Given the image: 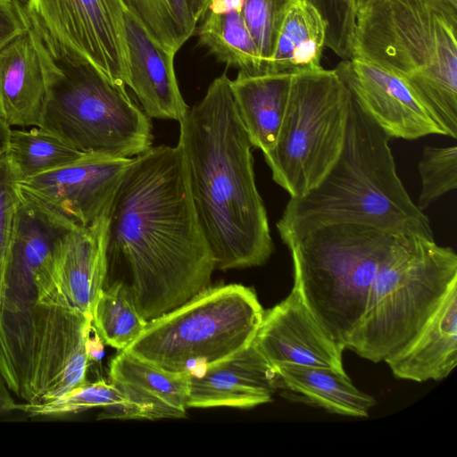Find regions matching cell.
<instances>
[{"instance_id":"74e56055","label":"cell","mask_w":457,"mask_h":457,"mask_svg":"<svg viewBox=\"0 0 457 457\" xmlns=\"http://www.w3.org/2000/svg\"><path fill=\"white\" fill-rule=\"evenodd\" d=\"M376 0H354V6L356 12L367 7L369 4Z\"/></svg>"},{"instance_id":"2e32d148","label":"cell","mask_w":457,"mask_h":457,"mask_svg":"<svg viewBox=\"0 0 457 457\" xmlns=\"http://www.w3.org/2000/svg\"><path fill=\"white\" fill-rule=\"evenodd\" d=\"M278 388L274 368L252 343L201 375L189 376L187 406L253 408L270 402Z\"/></svg>"},{"instance_id":"f35d334b","label":"cell","mask_w":457,"mask_h":457,"mask_svg":"<svg viewBox=\"0 0 457 457\" xmlns=\"http://www.w3.org/2000/svg\"><path fill=\"white\" fill-rule=\"evenodd\" d=\"M4 257L0 261V304H1L3 287H4Z\"/></svg>"},{"instance_id":"6da1fadb","label":"cell","mask_w":457,"mask_h":457,"mask_svg":"<svg viewBox=\"0 0 457 457\" xmlns=\"http://www.w3.org/2000/svg\"><path fill=\"white\" fill-rule=\"evenodd\" d=\"M105 235L104 286L127 285L147 321L209 287L215 261L178 145L133 157L109 206Z\"/></svg>"},{"instance_id":"f546056e","label":"cell","mask_w":457,"mask_h":457,"mask_svg":"<svg viewBox=\"0 0 457 457\" xmlns=\"http://www.w3.org/2000/svg\"><path fill=\"white\" fill-rule=\"evenodd\" d=\"M418 170L421 190L417 206L422 212L457 187V146H426Z\"/></svg>"},{"instance_id":"7c38bea8","label":"cell","mask_w":457,"mask_h":457,"mask_svg":"<svg viewBox=\"0 0 457 457\" xmlns=\"http://www.w3.org/2000/svg\"><path fill=\"white\" fill-rule=\"evenodd\" d=\"M19 193L0 304L1 316L8 320L30 313L37 300V279L53 270L59 243L74 228L20 187Z\"/></svg>"},{"instance_id":"e575fe53","label":"cell","mask_w":457,"mask_h":457,"mask_svg":"<svg viewBox=\"0 0 457 457\" xmlns=\"http://www.w3.org/2000/svg\"><path fill=\"white\" fill-rule=\"evenodd\" d=\"M88 368L91 364H99L104 354V343L94 326L86 343Z\"/></svg>"},{"instance_id":"836d02e7","label":"cell","mask_w":457,"mask_h":457,"mask_svg":"<svg viewBox=\"0 0 457 457\" xmlns=\"http://www.w3.org/2000/svg\"><path fill=\"white\" fill-rule=\"evenodd\" d=\"M25 0H0V47L28 29Z\"/></svg>"},{"instance_id":"ba28073f","label":"cell","mask_w":457,"mask_h":457,"mask_svg":"<svg viewBox=\"0 0 457 457\" xmlns=\"http://www.w3.org/2000/svg\"><path fill=\"white\" fill-rule=\"evenodd\" d=\"M263 312L249 287H208L150 320L122 351L170 373L199 376L248 347Z\"/></svg>"},{"instance_id":"f1b7e54d","label":"cell","mask_w":457,"mask_h":457,"mask_svg":"<svg viewBox=\"0 0 457 457\" xmlns=\"http://www.w3.org/2000/svg\"><path fill=\"white\" fill-rule=\"evenodd\" d=\"M129 402L127 395L117 386L99 378L93 382L87 381L57 399L38 403L19 404V409L32 417H59L93 408L126 404Z\"/></svg>"},{"instance_id":"52a82bcc","label":"cell","mask_w":457,"mask_h":457,"mask_svg":"<svg viewBox=\"0 0 457 457\" xmlns=\"http://www.w3.org/2000/svg\"><path fill=\"white\" fill-rule=\"evenodd\" d=\"M456 283L453 248L434 238L397 235L371 286L349 350L373 362L396 354L418 336Z\"/></svg>"},{"instance_id":"9c48e42d","label":"cell","mask_w":457,"mask_h":457,"mask_svg":"<svg viewBox=\"0 0 457 457\" xmlns=\"http://www.w3.org/2000/svg\"><path fill=\"white\" fill-rule=\"evenodd\" d=\"M350 93L335 70L295 72L276 144L264 159L290 197L315 187L343 148Z\"/></svg>"},{"instance_id":"4316f807","label":"cell","mask_w":457,"mask_h":457,"mask_svg":"<svg viewBox=\"0 0 457 457\" xmlns=\"http://www.w3.org/2000/svg\"><path fill=\"white\" fill-rule=\"evenodd\" d=\"M126 12L158 45L177 54L195 33L188 0H120Z\"/></svg>"},{"instance_id":"5b68a950","label":"cell","mask_w":457,"mask_h":457,"mask_svg":"<svg viewBox=\"0 0 457 457\" xmlns=\"http://www.w3.org/2000/svg\"><path fill=\"white\" fill-rule=\"evenodd\" d=\"M25 11L46 81L38 128L84 154L133 158L151 148L150 118L127 90L54 38L26 6Z\"/></svg>"},{"instance_id":"4dcf8cb0","label":"cell","mask_w":457,"mask_h":457,"mask_svg":"<svg viewBox=\"0 0 457 457\" xmlns=\"http://www.w3.org/2000/svg\"><path fill=\"white\" fill-rule=\"evenodd\" d=\"M299 0H243L242 15L263 64L271 57L291 6Z\"/></svg>"},{"instance_id":"8992f818","label":"cell","mask_w":457,"mask_h":457,"mask_svg":"<svg viewBox=\"0 0 457 457\" xmlns=\"http://www.w3.org/2000/svg\"><path fill=\"white\" fill-rule=\"evenodd\" d=\"M396 236L369 225L337 223L280 237L293 261V288L343 350L350 349Z\"/></svg>"},{"instance_id":"ffe728a7","label":"cell","mask_w":457,"mask_h":457,"mask_svg":"<svg viewBox=\"0 0 457 457\" xmlns=\"http://www.w3.org/2000/svg\"><path fill=\"white\" fill-rule=\"evenodd\" d=\"M105 233L106 215L89 228L68 232L54 254L58 286L71 305L90 315L106 280Z\"/></svg>"},{"instance_id":"83f0119b","label":"cell","mask_w":457,"mask_h":457,"mask_svg":"<svg viewBox=\"0 0 457 457\" xmlns=\"http://www.w3.org/2000/svg\"><path fill=\"white\" fill-rule=\"evenodd\" d=\"M92 317L104 343L119 351L132 343L149 322L138 311L128 286L118 280L104 286Z\"/></svg>"},{"instance_id":"1f68e13d","label":"cell","mask_w":457,"mask_h":457,"mask_svg":"<svg viewBox=\"0 0 457 457\" xmlns=\"http://www.w3.org/2000/svg\"><path fill=\"white\" fill-rule=\"evenodd\" d=\"M326 24V46L343 60L353 57L356 21L354 0H304Z\"/></svg>"},{"instance_id":"ac0fdd59","label":"cell","mask_w":457,"mask_h":457,"mask_svg":"<svg viewBox=\"0 0 457 457\" xmlns=\"http://www.w3.org/2000/svg\"><path fill=\"white\" fill-rule=\"evenodd\" d=\"M129 55V87L149 118L180 121L189 107L179 91L172 52L158 45L129 15L125 14Z\"/></svg>"},{"instance_id":"277c9868","label":"cell","mask_w":457,"mask_h":457,"mask_svg":"<svg viewBox=\"0 0 457 457\" xmlns=\"http://www.w3.org/2000/svg\"><path fill=\"white\" fill-rule=\"evenodd\" d=\"M353 57L403 78L444 135L456 138L457 5L376 0L356 12Z\"/></svg>"},{"instance_id":"d590c367","label":"cell","mask_w":457,"mask_h":457,"mask_svg":"<svg viewBox=\"0 0 457 457\" xmlns=\"http://www.w3.org/2000/svg\"><path fill=\"white\" fill-rule=\"evenodd\" d=\"M193 18L199 21L211 0H188Z\"/></svg>"},{"instance_id":"7402d4cb","label":"cell","mask_w":457,"mask_h":457,"mask_svg":"<svg viewBox=\"0 0 457 457\" xmlns=\"http://www.w3.org/2000/svg\"><path fill=\"white\" fill-rule=\"evenodd\" d=\"M294 73L246 74L230 80L235 106L252 146L268 153L276 144Z\"/></svg>"},{"instance_id":"8fae6325","label":"cell","mask_w":457,"mask_h":457,"mask_svg":"<svg viewBox=\"0 0 457 457\" xmlns=\"http://www.w3.org/2000/svg\"><path fill=\"white\" fill-rule=\"evenodd\" d=\"M25 6L54 38L126 89L129 55L120 0H25Z\"/></svg>"},{"instance_id":"d4e9b609","label":"cell","mask_w":457,"mask_h":457,"mask_svg":"<svg viewBox=\"0 0 457 457\" xmlns=\"http://www.w3.org/2000/svg\"><path fill=\"white\" fill-rule=\"evenodd\" d=\"M324 46L325 21L312 5L299 0L284 19L264 73H295L320 69Z\"/></svg>"},{"instance_id":"cb8c5ba5","label":"cell","mask_w":457,"mask_h":457,"mask_svg":"<svg viewBox=\"0 0 457 457\" xmlns=\"http://www.w3.org/2000/svg\"><path fill=\"white\" fill-rule=\"evenodd\" d=\"M243 0H211L196 28L199 43L220 62L246 74L263 64L242 15Z\"/></svg>"},{"instance_id":"44dd1931","label":"cell","mask_w":457,"mask_h":457,"mask_svg":"<svg viewBox=\"0 0 457 457\" xmlns=\"http://www.w3.org/2000/svg\"><path fill=\"white\" fill-rule=\"evenodd\" d=\"M385 361L401 379L424 382L448 377L457 364V283L418 336Z\"/></svg>"},{"instance_id":"603a6c76","label":"cell","mask_w":457,"mask_h":457,"mask_svg":"<svg viewBox=\"0 0 457 457\" xmlns=\"http://www.w3.org/2000/svg\"><path fill=\"white\" fill-rule=\"evenodd\" d=\"M278 387L327 411L354 418L369 416L373 396L359 390L345 372L328 368L283 365L274 369Z\"/></svg>"},{"instance_id":"5bb4252c","label":"cell","mask_w":457,"mask_h":457,"mask_svg":"<svg viewBox=\"0 0 457 457\" xmlns=\"http://www.w3.org/2000/svg\"><path fill=\"white\" fill-rule=\"evenodd\" d=\"M365 112L389 137L417 139L444 131L420 98L398 74L362 58L334 69Z\"/></svg>"},{"instance_id":"d6986e66","label":"cell","mask_w":457,"mask_h":457,"mask_svg":"<svg viewBox=\"0 0 457 457\" xmlns=\"http://www.w3.org/2000/svg\"><path fill=\"white\" fill-rule=\"evenodd\" d=\"M45 103L44 70L28 21L23 33L0 47V119L10 127H39Z\"/></svg>"},{"instance_id":"30bf717a","label":"cell","mask_w":457,"mask_h":457,"mask_svg":"<svg viewBox=\"0 0 457 457\" xmlns=\"http://www.w3.org/2000/svg\"><path fill=\"white\" fill-rule=\"evenodd\" d=\"M25 351L13 393L29 403L62 397L87 382L86 343L93 317L71 305L54 271L37 283Z\"/></svg>"},{"instance_id":"e0dca14e","label":"cell","mask_w":457,"mask_h":457,"mask_svg":"<svg viewBox=\"0 0 457 457\" xmlns=\"http://www.w3.org/2000/svg\"><path fill=\"white\" fill-rule=\"evenodd\" d=\"M109 377L130 403L105 409L104 419L156 420L186 416L189 376L167 372L119 351L110 362Z\"/></svg>"},{"instance_id":"7a4b0ae2","label":"cell","mask_w":457,"mask_h":457,"mask_svg":"<svg viewBox=\"0 0 457 457\" xmlns=\"http://www.w3.org/2000/svg\"><path fill=\"white\" fill-rule=\"evenodd\" d=\"M230 79L216 78L179 121L195 212L215 270L263 265L273 242L253 171L252 145L237 114Z\"/></svg>"},{"instance_id":"484cf974","label":"cell","mask_w":457,"mask_h":457,"mask_svg":"<svg viewBox=\"0 0 457 457\" xmlns=\"http://www.w3.org/2000/svg\"><path fill=\"white\" fill-rule=\"evenodd\" d=\"M6 152L18 182L72 163L86 154L38 127L10 129Z\"/></svg>"},{"instance_id":"d6a6232c","label":"cell","mask_w":457,"mask_h":457,"mask_svg":"<svg viewBox=\"0 0 457 457\" xmlns=\"http://www.w3.org/2000/svg\"><path fill=\"white\" fill-rule=\"evenodd\" d=\"M19 198L18 181L5 148L0 151V261L8 247Z\"/></svg>"},{"instance_id":"3957f363","label":"cell","mask_w":457,"mask_h":457,"mask_svg":"<svg viewBox=\"0 0 457 457\" xmlns=\"http://www.w3.org/2000/svg\"><path fill=\"white\" fill-rule=\"evenodd\" d=\"M389 139L350 93L340 154L315 187L290 197L277 223L279 236L356 223L393 235L434 238L428 216L412 202L397 175Z\"/></svg>"},{"instance_id":"4fadbf2b","label":"cell","mask_w":457,"mask_h":457,"mask_svg":"<svg viewBox=\"0 0 457 457\" xmlns=\"http://www.w3.org/2000/svg\"><path fill=\"white\" fill-rule=\"evenodd\" d=\"M132 159L86 154L18 186L74 228H86L106 215Z\"/></svg>"},{"instance_id":"8d00e7d4","label":"cell","mask_w":457,"mask_h":457,"mask_svg":"<svg viewBox=\"0 0 457 457\" xmlns=\"http://www.w3.org/2000/svg\"><path fill=\"white\" fill-rule=\"evenodd\" d=\"M10 126L0 119V151L4 150L7 146Z\"/></svg>"},{"instance_id":"9a60e30c","label":"cell","mask_w":457,"mask_h":457,"mask_svg":"<svg viewBox=\"0 0 457 457\" xmlns=\"http://www.w3.org/2000/svg\"><path fill=\"white\" fill-rule=\"evenodd\" d=\"M253 343L274 369L297 365L345 372L344 350L313 317L295 288L263 312Z\"/></svg>"}]
</instances>
